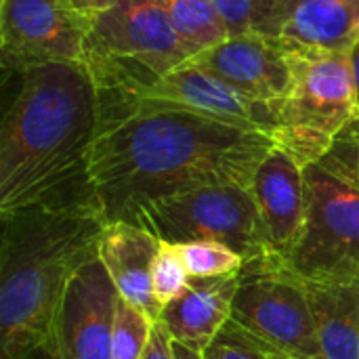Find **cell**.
<instances>
[{"instance_id":"obj_2","label":"cell","mask_w":359,"mask_h":359,"mask_svg":"<svg viewBox=\"0 0 359 359\" xmlns=\"http://www.w3.org/2000/svg\"><path fill=\"white\" fill-rule=\"evenodd\" d=\"M97 124L99 88L84 65L23 72L0 126V217L36 206H97L88 183Z\"/></svg>"},{"instance_id":"obj_4","label":"cell","mask_w":359,"mask_h":359,"mask_svg":"<svg viewBox=\"0 0 359 359\" xmlns=\"http://www.w3.org/2000/svg\"><path fill=\"white\" fill-rule=\"evenodd\" d=\"M88 19L84 67L99 90L135 95L191 59L162 0H111Z\"/></svg>"},{"instance_id":"obj_3","label":"cell","mask_w":359,"mask_h":359,"mask_svg":"<svg viewBox=\"0 0 359 359\" xmlns=\"http://www.w3.org/2000/svg\"><path fill=\"white\" fill-rule=\"evenodd\" d=\"M107 221L95 204L36 206L2 217L0 359L53 339L67 284L97 259Z\"/></svg>"},{"instance_id":"obj_20","label":"cell","mask_w":359,"mask_h":359,"mask_svg":"<svg viewBox=\"0 0 359 359\" xmlns=\"http://www.w3.org/2000/svg\"><path fill=\"white\" fill-rule=\"evenodd\" d=\"M191 278H223L240 273L246 265L244 257L219 242H181L172 244Z\"/></svg>"},{"instance_id":"obj_18","label":"cell","mask_w":359,"mask_h":359,"mask_svg":"<svg viewBox=\"0 0 359 359\" xmlns=\"http://www.w3.org/2000/svg\"><path fill=\"white\" fill-rule=\"evenodd\" d=\"M225 21L229 38L263 36L282 38L294 0H210Z\"/></svg>"},{"instance_id":"obj_9","label":"cell","mask_w":359,"mask_h":359,"mask_svg":"<svg viewBox=\"0 0 359 359\" xmlns=\"http://www.w3.org/2000/svg\"><path fill=\"white\" fill-rule=\"evenodd\" d=\"M88 13L74 0H0V65L23 74L53 63L84 65Z\"/></svg>"},{"instance_id":"obj_5","label":"cell","mask_w":359,"mask_h":359,"mask_svg":"<svg viewBox=\"0 0 359 359\" xmlns=\"http://www.w3.org/2000/svg\"><path fill=\"white\" fill-rule=\"evenodd\" d=\"M292 84L278 105L276 147L299 164L320 162L358 118L349 53H326L286 44Z\"/></svg>"},{"instance_id":"obj_17","label":"cell","mask_w":359,"mask_h":359,"mask_svg":"<svg viewBox=\"0 0 359 359\" xmlns=\"http://www.w3.org/2000/svg\"><path fill=\"white\" fill-rule=\"evenodd\" d=\"M359 38V0H294L282 42L301 48L349 53Z\"/></svg>"},{"instance_id":"obj_6","label":"cell","mask_w":359,"mask_h":359,"mask_svg":"<svg viewBox=\"0 0 359 359\" xmlns=\"http://www.w3.org/2000/svg\"><path fill=\"white\" fill-rule=\"evenodd\" d=\"M221 334L267 359H324L301 282L271 255L248 261L240 271L231 318Z\"/></svg>"},{"instance_id":"obj_26","label":"cell","mask_w":359,"mask_h":359,"mask_svg":"<svg viewBox=\"0 0 359 359\" xmlns=\"http://www.w3.org/2000/svg\"><path fill=\"white\" fill-rule=\"evenodd\" d=\"M19 359H67V355L61 351V347H59L57 339L53 337V339H50V341H46L44 345H40V347H36V349H32V351L23 353Z\"/></svg>"},{"instance_id":"obj_29","label":"cell","mask_w":359,"mask_h":359,"mask_svg":"<svg viewBox=\"0 0 359 359\" xmlns=\"http://www.w3.org/2000/svg\"><path fill=\"white\" fill-rule=\"evenodd\" d=\"M84 13H90V11H97V8H101V6H105V4H109L111 0H74Z\"/></svg>"},{"instance_id":"obj_25","label":"cell","mask_w":359,"mask_h":359,"mask_svg":"<svg viewBox=\"0 0 359 359\" xmlns=\"http://www.w3.org/2000/svg\"><path fill=\"white\" fill-rule=\"evenodd\" d=\"M143 359H172V355H170V337L160 324L154 326V332H151V339H149V345L145 349Z\"/></svg>"},{"instance_id":"obj_21","label":"cell","mask_w":359,"mask_h":359,"mask_svg":"<svg viewBox=\"0 0 359 359\" xmlns=\"http://www.w3.org/2000/svg\"><path fill=\"white\" fill-rule=\"evenodd\" d=\"M156 324L147 313L120 297L111 337V359H143Z\"/></svg>"},{"instance_id":"obj_19","label":"cell","mask_w":359,"mask_h":359,"mask_svg":"<svg viewBox=\"0 0 359 359\" xmlns=\"http://www.w3.org/2000/svg\"><path fill=\"white\" fill-rule=\"evenodd\" d=\"M168 19L191 57L225 42L229 32L210 0H162Z\"/></svg>"},{"instance_id":"obj_15","label":"cell","mask_w":359,"mask_h":359,"mask_svg":"<svg viewBox=\"0 0 359 359\" xmlns=\"http://www.w3.org/2000/svg\"><path fill=\"white\" fill-rule=\"evenodd\" d=\"M240 273L223 278H191L189 288L162 307L158 324L170 339L196 349H206L227 326Z\"/></svg>"},{"instance_id":"obj_1","label":"cell","mask_w":359,"mask_h":359,"mask_svg":"<svg viewBox=\"0 0 359 359\" xmlns=\"http://www.w3.org/2000/svg\"><path fill=\"white\" fill-rule=\"evenodd\" d=\"M276 143L257 130L160 101L99 90L88 183L107 223L208 185H252Z\"/></svg>"},{"instance_id":"obj_8","label":"cell","mask_w":359,"mask_h":359,"mask_svg":"<svg viewBox=\"0 0 359 359\" xmlns=\"http://www.w3.org/2000/svg\"><path fill=\"white\" fill-rule=\"evenodd\" d=\"M133 223L168 244L219 242L246 263L269 257L257 202L242 185H208L156 200L143 206Z\"/></svg>"},{"instance_id":"obj_11","label":"cell","mask_w":359,"mask_h":359,"mask_svg":"<svg viewBox=\"0 0 359 359\" xmlns=\"http://www.w3.org/2000/svg\"><path fill=\"white\" fill-rule=\"evenodd\" d=\"M128 97L181 105L219 118L227 124L263 133L271 141L278 130V116L269 103L248 97L246 93L238 90L219 76L194 65L191 61H185L183 65L160 78L156 84Z\"/></svg>"},{"instance_id":"obj_12","label":"cell","mask_w":359,"mask_h":359,"mask_svg":"<svg viewBox=\"0 0 359 359\" xmlns=\"http://www.w3.org/2000/svg\"><path fill=\"white\" fill-rule=\"evenodd\" d=\"M189 61L248 97L269 103L273 109H278L292 84L286 46L276 38L233 36Z\"/></svg>"},{"instance_id":"obj_10","label":"cell","mask_w":359,"mask_h":359,"mask_svg":"<svg viewBox=\"0 0 359 359\" xmlns=\"http://www.w3.org/2000/svg\"><path fill=\"white\" fill-rule=\"evenodd\" d=\"M118 299L120 294L99 257L76 271L63 294L53 332L67 359H111Z\"/></svg>"},{"instance_id":"obj_13","label":"cell","mask_w":359,"mask_h":359,"mask_svg":"<svg viewBox=\"0 0 359 359\" xmlns=\"http://www.w3.org/2000/svg\"><path fill=\"white\" fill-rule=\"evenodd\" d=\"M250 194L259 208L269 255L278 261H286L305 223V166L288 151L273 147L261 162L252 179Z\"/></svg>"},{"instance_id":"obj_7","label":"cell","mask_w":359,"mask_h":359,"mask_svg":"<svg viewBox=\"0 0 359 359\" xmlns=\"http://www.w3.org/2000/svg\"><path fill=\"white\" fill-rule=\"evenodd\" d=\"M307 212L284 267L309 280H359V185L324 162L305 166Z\"/></svg>"},{"instance_id":"obj_28","label":"cell","mask_w":359,"mask_h":359,"mask_svg":"<svg viewBox=\"0 0 359 359\" xmlns=\"http://www.w3.org/2000/svg\"><path fill=\"white\" fill-rule=\"evenodd\" d=\"M349 63H351V74H353V84H355V103H358V118H359V38L349 50Z\"/></svg>"},{"instance_id":"obj_30","label":"cell","mask_w":359,"mask_h":359,"mask_svg":"<svg viewBox=\"0 0 359 359\" xmlns=\"http://www.w3.org/2000/svg\"><path fill=\"white\" fill-rule=\"evenodd\" d=\"M339 139H351V141H359V118H355L349 126H347V130L339 137Z\"/></svg>"},{"instance_id":"obj_22","label":"cell","mask_w":359,"mask_h":359,"mask_svg":"<svg viewBox=\"0 0 359 359\" xmlns=\"http://www.w3.org/2000/svg\"><path fill=\"white\" fill-rule=\"evenodd\" d=\"M191 284V276L185 269L179 252L172 244L162 242L154 267H151V292L160 307H166L168 303L177 301Z\"/></svg>"},{"instance_id":"obj_16","label":"cell","mask_w":359,"mask_h":359,"mask_svg":"<svg viewBox=\"0 0 359 359\" xmlns=\"http://www.w3.org/2000/svg\"><path fill=\"white\" fill-rule=\"evenodd\" d=\"M316 322L324 359H359V280L299 278Z\"/></svg>"},{"instance_id":"obj_27","label":"cell","mask_w":359,"mask_h":359,"mask_svg":"<svg viewBox=\"0 0 359 359\" xmlns=\"http://www.w3.org/2000/svg\"><path fill=\"white\" fill-rule=\"evenodd\" d=\"M170 355H172V359H204V351L170 339Z\"/></svg>"},{"instance_id":"obj_23","label":"cell","mask_w":359,"mask_h":359,"mask_svg":"<svg viewBox=\"0 0 359 359\" xmlns=\"http://www.w3.org/2000/svg\"><path fill=\"white\" fill-rule=\"evenodd\" d=\"M359 185V141L337 139L332 149L320 160Z\"/></svg>"},{"instance_id":"obj_14","label":"cell","mask_w":359,"mask_h":359,"mask_svg":"<svg viewBox=\"0 0 359 359\" xmlns=\"http://www.w3.org/2000/svg\"><path fill=\"white\" fill-rule=\"evenodd\" d=\"M160 246L162 240L145 227L130 221H114L105 225L97 252L118 294L154 322L162 313L151 292V267Z\"/></svg>"},{"instance_id":"obj_24","label":"cell","mask_w":359,"mask_h":359,"mask_svg":"<svg viewBox=\"0 0 359 359\" xmlns=\"http://www.w3.org/2000/svg\"><path fill=\"white\" fill-rule=\"evenodd\" d=\"M204 359H267L261 351L231 339L225 334H219L206 349Z\"/></svg>"}]
</instances>
